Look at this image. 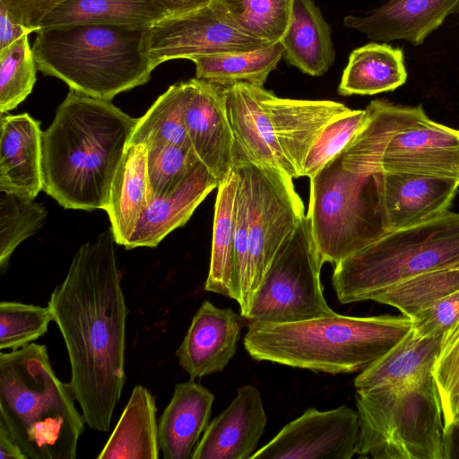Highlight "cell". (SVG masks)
Instances as JSON below:
<instances>
[{
  "label": "cell",
  "mask_w": 459,
  "mask_h": 459,
  "mask_svg": "<svg viewBox=\"0 0 459 459\" xmlns=\"http://www.w3.org/2000/svg\"><path fill=\"white\" fill-rule=\"evenodd\" d=\"M432 376L440 399L446 437L459 427V324L443 336Z\"/></svg>",
  "instance_id": "74e56055"
},
{
  "label": "cell",
  "mask_w": 459,
  "mask_h": 459,
  "mask_svg": "<svg viewBox=\"0 0 459 459\" xmlns=\"http://www.w3.org/2000/svg\"><path fill=\"white\" fill-rule=\"evenodd\" d=\"M175 15L156 0H65L42 19L37 31L84 24L147 29Z\"/></svg>",
  "instance_id": "603a6c76"
},
{
  "label": "cell",
  "mask_w": 459,
  "mask_h": 459,
  "mask_svg": "<svg viewBox=\"0 0 459 459\" xmlns=\"http://www.w3.org/2000/svg\"><path fill=\"white\" fill-rule=\"evenodd\" d=\"M189 95V80L170 85L146 113L137 118L128 144L191 146L185 123Z\"/></svg>",
  "instance_id": "4dcf8cb0"
},
{
  "label": "cell",
  "mask_w": 459,
  "mask_h": 459,
  "mask_svg": "<svg viewBox=\"0 0 459 459\" xmlns=\"http://www.w3.org/2000/svg\"><path fill=\"white\" fill-rule=\"evenodd\" d=\"M267 422L260 391L238 387L230 405L207 426L192 459H250Z\"/></svg>",
  "instance_id": "e0dca14e"
},
{
  "label": "cell",
  "mask_w": 459,
  "mask_h": 459,
  "mask_svg": "<svg viewBox=\"0 0 459 459\" xmlns=\"http://www.w3.org/2000/svg\"><path fill=\"white\" fill-rule=\"evenodd\" d=\"M459 267V213L393 231L344 258L332 283L342 304L372 300L385 289L428 272Z\"/></svg>",
  "instance_id": "ba28073f"
},
{
  "label": "cell",
  "mask_w": 459,
  "mask_h": 459,
  "mask_svg": "<svg viewBox=\"0 0 459 459\" xmlns=\"http://www.w3.org/2000/svg\"><path fill=\"white\" fill-rule=\"evenodd\" d=\"M248 264V229L247 202L241 186L238 185L234 234L235 300L237 301L246 282Z\"/></svg>",
  "instance_id": "b9f144b4"
},
{
  "label": "cell",
  "mask_w": 459,
  "mask_h": 459,
  "mask_svg": "<svg viewBox=\"0 0 459 459\" xmlns=\"http://www.w3.org/2000/svg\"><path fill=\"white\" fill-rule=\"evenodd\" d=\"M323 264L306 214L267 270L247 321L291 323L334 313L323 293Z\"/></svg>",
  "instance_id": "7c38bea8"
},
{
  "label": "cell",
  "mask_w": 459,
  "mask_h": 459,
  "mask_svg": "<svg viewBox=\"0 0 459 459\" xmlns=\"http://www.w3.org/2000/svg\"><path fill=\"white\" fill-rule=\"evenodd\" d=\"M111 228L74 255L48 306L67 350L71 380L90 429L107 432L126 383L128 309Z\"/></svg>",
  "instance_id": "6da1fadb"
},
{
  "label": "cell",
  "mask_w": 459,
  "mask_h": 459,
  "mask_svg": "<svg viewBox=\"0 0 459 459\" xmlns=\"http://www.w3.org/2000/svg\"><path fill=\"white\" fill-rule=\"evenodd\" d=\"M240 332L231 308L204 300L176 351L180 367L194 379L222 371L236 353Z\"/></svg>",
  "instance_id": "ac0fdd59"
},
{
  "label": "cell",
  "mask_w": 459,
  "mask_h": 459,
  "mask_svg": "<svg viewBox=\"0 0 459 459\" xmlns=\"http://www.w3.org/2000/svg\"><path fill=\"white\" fill-rule=\"evenodd\" d=\"M65 0H0L13 18L37 31L42 19L56 6ZM169 7L178 15L201 9L212 0H156Z\"/></svg>",
  "instance_id": "ab89813d"
},
{
  "label": "cell",
  "mask_w": 459,
  "mask_h": 459,
  "mask_svg": "<svg viewBox=\"0 0 459 459\" xmlns=\"http://www.w3.org/2000/svg\"><path fill=\"white\" fill-rule=\"evenodd\" d=\"M155 398L136 385L98 459H157L160 451Z\"/></svg>",
  "instance_id": "484cf974"
},
{
  "label": "cell",
  "mask_w": 459,
  "mask_h": 459,
  "mask_svg": "<svg viewBox=\"0 0 459 459\" xmlns=\"http://www.w3.org/2000/svg\"><path fill=\"white\" fill-rule=\"evenodd\" d=\"M443 337H422L412 329L354 380L357 388L394 386L432 374Z\"/></svg>",
  "instance_id": "83f0119b"
},
{
  "label": "cell",
  "mask_w": 459,
  "mask_h": 459,
  "mask_svg": "<svg viewBox=\"0 0 459 459\" xmlns=\"http://www.w3.org/2000/svg\"><path fill=\"white\" fill-rule=\"evenodd\" d=\"M233 166L247 202L248 264L237 300L240 316L247 318L267 270L306 214L291 178L240 156Z\"/></svg>",
  "instance_id": "8fae6325"
},
{
  "label": "cell",
  "mask_w": 459,
  "mask_h": 459,
  "mask_svg": "<svg viewBox=\"0 0 459 459\" xmlns=\"http://www.w3.org/2000/svg\"><path fill=\"white\" fill-rule=\"evenodd\" d=\"M247 323L244 347L252 359L333 375L362 371L411 330L403 315Z\"/></svg>",
  "instance_id": "3957f363"
},
{
  "label": "cell",
  "mask_w": 459,
  "mask_h": 459,
  "mask_svg": "<svg viewBox=\"0 0 459 459\" xmlns=\"http://www.w3.org/2000/svg\"><path fill=\"white\" fill-rule=\"evenodd\" d=\"M406 80L403 49L373 41L351 53L338 92L342 96L374 95L394 91Z\"/></svg>",
  "instance_id": "4316f807"
},
{
  "label": "cell",
  "mask_w": 459,
  "mask_h": 459,
  "mask_svg": "<svg viewBox=\"0 0 459 459\" xmlns=\"http://www.w3.org/2000/svg\"><path fill=\"white\" fill-rule=\"evenodd\" d=\"M53 320L48 306L17 301L0 303V350H18L44 335Z\"/></svg>",
  "instance_id": "8d00e7d4"
},
{
  "label": "cell",
  "mask_w": 459,
  "mask_h": 459,
  "mask_svg": "<svg viewBox=\"0 0 459 459\" xmlns=\"http://www.w3.org/2000/svg\"><path fill=\"white\" fill-rule=\"evenodd\" d=\"M368 118L365 109H351L326 125L310 148L303 165V177L312 178L340 155Z\"/></svg>",
  "instance_id": "f35d334b"
},
{
  "label": "cell",
  "mask_w": 459,
  "mask_h": 459,
  "mask_svg": "<svg viewBox=\"0 0 459 459\" xmlns=\"http://www.w3.org/2000/svg\"><path fill=\"white\" fill-rule=\"evenodd\" d=\"M411 329L422 337H443L459 324V290L417 313Z\"/></svg>",
  "instance_id": "60d3db41"
},
{
  "label": "cell",
  "mask_w": 459,
  "mask_h": 459,
  "mask_svg": "<svg viewBox=\"0 0 459 459\" xmlns=\"http://www.w3.org/2000/svg\"><path fill=\"white\" fill-rule=\"evenodd\" d=\"M356 455L374 459H446V431L433 376L356 389Z\"/></svg>",
  "instance_id": "9c48e42d"
},
{
  "label": "cell",
  "mask_w": 459,
  "mask_h": 459,
  "mask_svg": "<svg viewBox=\"0 0 459 459\" xmlns=\"http://www.w3.org/2000/svg\"><path fill=\"white\" fill-rule=\"evenodd\" d=\"M272 43L238 28L223 7L212 0L196 11L168 17L144 29L142 49L155 69L164 62L250 51Z\"/></svg>",
  "instance_id": "4fadbf2b"
},
{
  "label": "cell",
  "mask_w": 459,
  "mask_h": 459,
  "mask_svg": "<svg viewBox=\"0 0 459 459\" xmlns=\"http://www.w3.org/2000/svg\"><path fill=\"white\" fill-rule=\"evenodd\" d=\"M446 459H459V427L446 437Z\"/></svg>",
  "instance_id": "f6af8a7d"
},
{
  "label": "cell",
  "mask_w": 459,
  "mask_h": 459,
  "mask_svg": "<svg viewBox=\"0 0 459 459\" xmlns=\"http://www.w3.org/2000/svg\"><path fill=\"white\" fill-rule=\"evenodd\" d=\"M33 32L17 22L5 6L0 3V52L4 51L26 34Z\"/></svg>",
  "instance_id": "7bdbcfd3"
},
{
  "label": "cell",
  "mask_w": 459,
  "mask_h": 459,
  "mask_svg": "<svg viewBox=\"0 0 459 459\" xmlns=\"http://www.w3.org/2000/svg\"><path fill=\"white\" fill-rule=\"evenodd\" d=\"M224 91L236 156L292 179L303 177L305 159L326 125L349 109L333 100L281 98L247 82Z\"/></svg>",
  "instance_id": "8992f818"
},
{
  "label": "cell",
  "mask_w": 459,
  "mask_h": 459,
  "mask_svg": "<svg viewBox=\"0 0 459 459\" xmlns=\"http://www.w3.org/2000/svg\"><path fill=\"white\" fill-rule=\"evenodd\" d=\"M26 34L0 52V111L17 108L32 91L37 64Z\"/></svg>",
  "instance_id": "e575fe53"
},
{
  "label": "cell",
  "mask_w": 459,
  "mask_h": 459,
  "mask_svg": "<svg viewBox=\"0 0 459 459\" xmlns=\"http://www.w3.org/2000/svg\"><path fill=\"white\" fill-rule=\"evenodd\" d=\"M147 149L148 203L173 191L200 162L190 145L161 143Z\"/></svg>",
  "instance_id": "d590c367"
},
{
  "label": "cell",
  "mask_w": 459,
  "mask_h": 459,
  "mask_svg": "<svg viewBox=\"0 0 459 459\" xmlns=\"http://www.w3.org/2000/svg\"><path fill=\"white\" fill-rule=\"evenodd\" d=\"M368 118L340 154L352 171L459 178V130L430 119L421 105L372 100Z\"/></svg>",
  "instance_id": "52a82bcc"
},
{
  "label": "cell",
  "mask_w": 459,
  "mask_h": 459,
  "mask_svg": "<svg viewBox=\"0 0 459 459\" xmlns=\"http://www.w3.org/2000/svg\"><path fill=\"white\" fill-rule=\"evenodd\" d=\"M385 231L409 228L449 211L459 178L405 173L373 174Z\"/></svg>",
  "instance_id": "9a60e30c"
},
{
  "label": "cell",
  "mask_w": 459,
  "mask_h": 459,
  "mask_svg": "<svg viewBox=\"0 0 459 459\" xmlns=\"http://www.w3.org/2000/svg\"><path fill=\"white\" fill-rule=\"evenodd\" d=\"M148 149L128 144L112 181L105 208L117 245L125 246L148 205Z\"/></svg>",
  "instance_id": "d4e9b609"
},
{
  "label": "cell",
  "mask_w": 459,
  "mask_h": 459,
  "mask_svg": "<svg viewBox=\"0 0 459 459\" xmlns=\"http://www.w3.org/2000/svg\"><path fill=\"white\" fill-rule=\"evenodd\" d=\"M359 428L358 412L349 406L323 411L309 408L250 459H351Z\"/></svg>",
  "instance_id": "5bb4252c"
},
{
  "label": "cell",
  "mask_w": 459,
  "mask_h": 459,
  "mask_svg": "<svg viewBox=\"0 0 459 459\" xmlns=\"http://www.w3.org/2000/svg\"><path fill=\"white\" fill-rule=\"evenodd\" d=\"M238 178L233 168L219 182L212 252L204 289L235 299L234 234Z\"/></svg>",
  "instance_id": "f1b7e54d"
},
{
  "label": "cell",
  "mask_w": 459,
  "mask_h": 459,
  "mask_svg": "<svg viewBox=\"0 0 459 459\" xmlns=\"http://www.w3.org/2000/svg\"><path fill=\"white\" fill-rule=\"evenodd\" d=\"M457 290L459 267H452L421 273L396 283L372 300L394 307L403 316L412 318L420 311Z\"/></svg>",
  "instance_id": "1f68e13d"
},
{
  "label": "cell",
  "mask_w": 459,
  "mask_h": 459,
  "mask_svg": "<svg viewBox=\"0 0 459 459\" xmlns=\"http://www.w3.org/2000/svg\"><path fill=\"white\" fill-rule=\"evenodd\" d=\"M144 29L84 24L38 30V70L71 90L105 100L148 82L154 70L142 49Z\"/></svg>",
  "instance_id": "5b68a950"
},
{
  "label": "cell",
  "mask_w": 459,
  "mask_h": 459,
  "mask_svg": "<svg viewBox=\"0 0 459 459\" xmlns=\"http://www.w3.org/2000/svg\"><path fill=\"white\" fill-rule=\"evenodd\" d=\"M0 459H27L22 448L0 422Z\"/></svg>",
  "instance_id": "ee69618b"
},
{
  "label": "cell",
  "mask_w": 459,
  "mask_h": 459,
  "mask_svg": "<svg viewBox=\"0 0 459 459\" xmlns=\"http://www.w3.org/2000/svg\"><path fill=\"white\" fill-rule=\"evenodd\" d=\"M309 179L307 217L324 264H337L385 232L372 175L346 169L338 155Z\"/></svg>",
  "instance_id": "30bf717a"
},
{
  "label": "cell",
  "mask_w": 459,
  "mask_h": 459,
  "mask_svg": "<svg viewBox=\"0 0 459 459\" xmlns=\"http://www.w3.org/2000/svg\"><path fill=\"white\" fill-rule=\"evenodd\" d=\"M283 57L281 42L265 48L201 56L193 60L195 77L221 86L247 82L264 86Z\"/></svg>",
  "instance_id": "f546056e"
},
{
  "label": "cell",
  "mask_w": 459,
  "mask_h": 459,
  "mask_svg": "<svg viewBox=\"0 0 459 459\" xmlns=\"http://www.w3.org/2000/svg\"><path fill=\"white\" fill-rule=\"evenodd\" d=\"M218 185V179L198 162L173 191L148 203L124 247L126 249L157 247L167 235L189 221Z\"/></svg>",
  "instance_id": "44dd1931"
},
{
  "label": "cell",
  "mask_w": 459,
  "mask_h": 459,
  "mask_svg": "<svg viewBox=\"0 0 459 459\" xmlns=\"http://www.w3.org/2000/svg\"><path fill=\"white\" fill-rule=\"evenodd\" d=\"M45 345L0 352V422L27 459H74L85 420Z\"/></svg>",
  "instance_id": "277c9868"
},
{
  "label": "cell",
  "mask_w": 459,
  "mask_h": 459,
  "mask_svg": "<svg viewBox=\"0 0 459 459\" xmlns=\"http://www.w3.org/2000/svg\"><path fill=\"white\" fill-rule=\"evenodd\" d=\"M136 121L70 89L42 132L43 190L65 209L105 210Z\"/></svg>",
  "instance_id": "7a4b0ae2"
},
{
  "label": "cell",
  "mask_w": 459,
  "mask_h": 459,
  "mask_svg": "<svg viewBox=\"0 0 459 459\" xmlns=\"http://www.w3.org/2000/svg\"><path fill=\"white\" fill-rule=\"evenodd\" d=\"M47 210L35 198L0 191V268L3 272L9 259L23 240L43 225Z\"/></svg>",
  "instance_id": "836d02e7"
},
{
  "label": "cell",
  "mask_w": 459,
  "mask_h": 459,
  "mask_svg": "<svg viewBox=\"0 0 459 459\" xmlns=\"http://www.w3.org/2000/svg\"><path fill=\"white\" fill-rule=\"evenodd\" d=\"M189 83L185 114L187 137L198 160L220 182L233 168L236 158L224 87L196 77Z\"/></svg>",
  "instance_id": "2e32d148"
},
{
  "label": "cell",
  "mask_w": 459,
  "mask_h": 459,
  "mask_svg": "<svg viewBox=\"0 0 459 459\" xmlns=\"http://www.w3.org/2000/svg\"><path fill=\"white\" fill-rule=\"evenodd\" d=\"M459 13V0H388L363 14L344 17L346 27L375 42L403 39L422 44L451 14Z\"/></svg>",
  "instance_id": "d6986e66"
},
{
  "label": "cell",
  "mask_w": 459,
  "mask_h": 459,
  "mask_svg": "<svg viewBox=\"0 0 459 459\" xmlns=\"http://www.w3.org/2000/svg\"><path fill=\"white\" fill-rule=\"evenodd\" d=\"M243 31L269 43L281 42L293 0H216Z\"/></svg>",
  "instance_id": "d6a6232c"
},
{
  "label": "cell",
  "mask_w": 459,
  "mask_h": 459,
  "mask_svg": "<svg viewBox=\"0 0 459 459\" xmlns=\"http://www.w3.org/2000/svg\"><path fill=\"white\" fill-rule=\"evenodd\" d=\"M0 133V191L35 198L43 190L39 121L2 114Z\"/></svg>",
  "instance_id": "ffe728a7"
},
{
  "label": "cell",
  "mask_w": 459,
  "mask_h": 459,
  "mask_svg": "<svg viewBox=\"0 0 459 459\" xmlns=\"http://www.w3.org/2000/svg\"><path fill=\"white\" fill-rule=\"evenodd\" d=\"M214 395L194 378L175 385L158 420V439L165 459H189L212 414Z\"/></svg>",
  "instance_id": "7402d4cb"
},
{
  "label": "cell",
  "mask_w": 459,
  "mask_h": 459,
  "mask_svg": "<svg viewBox=\"0 0 459 459\" xmlns=\"http://www.w3.org/2000/svg\"><path fill=\"white\" fill-rule=\"evenodd\" d=\"M281 42L285 61L311 76L323 75L335 60L331 27L313 0H293Z\"/></svg>",
  "instance_id": "cb8c5ba5"
}]
</instances>
